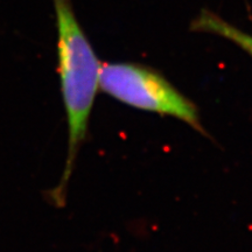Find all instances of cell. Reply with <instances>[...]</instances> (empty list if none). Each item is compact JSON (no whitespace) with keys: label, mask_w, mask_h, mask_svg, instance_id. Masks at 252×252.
<instances>
[{"label":"cell","mask_w":252,"mask_h":252,"mask_svg":"<svg viewBox=\"0 0 252 252\" xmlns=\"http://www.w3.org/2000/svg\"><path fill=\"white\" fill-rule=\"evenodd\" d=\"M191 30L196 32H203V33H210L219 35L223 39H226L243 49L245 53L252 58V35L247 32L241 31L238 27L234 26L220 15L213 12L204 11L201 12L194 21L191 23Z\"/></svg>","instance_id":"cell-3"},{"label":"cell","mask_w":252,"mask_h":252,"mask_svg":"<svg viewBox=\"0 0 252 252\" xmlns=\"http://www.w3.org/2000/svg\"><path fill=\"white\" fill-rule=\"evenodd\" d=\"M58 28V71L68 125V153L61 180L52 193L56 206L65 201L68 182L99 90L102 63L72 9L70 0H53Z\"/></svg>","instance_id":"cell-1"},{"label":"cell","mask_w":252,"mask_h":252,"mask_svg":"<svg viewBox=\"0 0 252 252\" xmlns=\"http://www.w3.org/2000/svg\"><path fill=\"white\" fill-rule=\"evenodd\" d=\"M99 90L132 108L180 119L204 133L196 105L152 68L133 62L105 63L100 68Z\"/></svg>","instance_id":"cell-2"}]
</instances>
